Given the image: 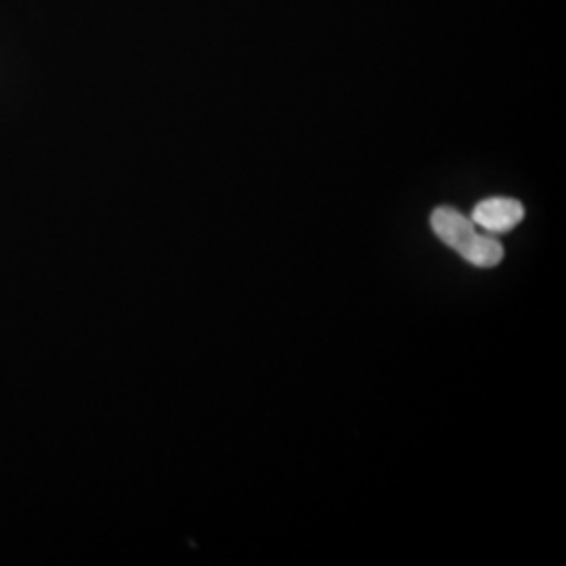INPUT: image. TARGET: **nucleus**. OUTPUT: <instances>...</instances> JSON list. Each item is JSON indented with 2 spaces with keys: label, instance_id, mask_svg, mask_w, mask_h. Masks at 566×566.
<instances>
[{
  "label": "nucleus",
  "instance_id": "obj_1",
  "mask_svg": "<svg viewBox=\"0 0 566 566\" xmlns=\"http://www.w3.org/2000/svg\"><path fill=\"white\" fill-rule=\"evenodd\" d=\"M430 227L441 242L458 252L464 261L481 269H493L502 263L504 248L489 235H481L472 219L455 208L439 206L430 214Z\"/></svg>",
  "mask_w": 566,
  "mask_h": 566
},
{
  "label": "nucleus",
  "instance_id": "obj_2",
  "mask_svg": "<svg viewBox=\"0 0 566 566\" xmlns=\"http://www.w3.org/2000/svg\"><path fill=\"white\" fill-rule=\"evenodd\" d=\"M525 219V206L512 198H489L472 210V223L489 233H506Z\"/></svg>",
  "mask_w": 566,
  "mask_h": 566
}]
</instances>
